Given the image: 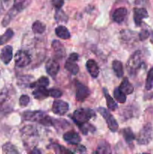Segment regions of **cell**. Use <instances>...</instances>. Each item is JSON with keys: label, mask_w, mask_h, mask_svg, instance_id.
I'll list each match as a JSON object with an SVG mask.
<instances>
[{"label": "cell", "mask_w": 153, "mask_h": 154, "mask_svg": "<svg viewBox=\"0 0 153 154\" xmlns=\"http://www.w3.org/2000/svg\"><path fill=\"white\" fill-rule=\"evenodd\" d=\"M135 5H140V6H148L149 4V1L148 0H135L134 2Z\"/></svg>", "instance_id": "39"}, {"label": "cell", "mask_w": 153, "mask_h": 154, "mask_svg": "<svg viewBox=\"0 0 153 154\" xmlns=\"http://www.w3.org/2000/svg\"><path fill=\"white\" fill-rule=\"evenodd\" d=\"M112 67L117 78H122L123 76L124 70H123V66L122 62L118 61V60H114L112 63Z\"/></svg>", "instance_id": "22"}, {"label": "cell", "mask_w": 153, "mask_h": 154, "mask_svg": "<svg viewBox=\"0 0 153 154\" xmlns=\"http://www.w3.org/2000/svg\"><path fill=\"white\" fill-rule=\"evenodd\" d=\"M95 117V113L90 108H79L74 111L71 116V119L76 125L88 122L92 117Z\"/></svg>", "instance_id": "2"}, {"label": "cell", "mask_w": 153, "mask_h": 154, "mask_svg": "<svg viewBox=\"0 0 153 154\" xmlns=\"http://www.w3.org/2000/svg\"><path fill=\"white\" fill-rule=\"evenodd\" d=\"M30 102V99L27 95H22L20 98L19 104L21 107H26Z\"/></svg>", "instance_id": "35"}, {"label": "cell", "mask_w": 153, "mask_h": 154, "mask_svg": "<svg viewBox=\"0 0 153 154\" xmlns=\"http://www.w3.org/2000/svg\"><path fill=\"white\" fill-rule=\"evenodd\" d=\"M76 152H77V153H86V148L82 145H78L77 148H76Z\"/></svg>", "instance_id": "40"}, {"label": "cell", "mask_w": 153, "mask_h": 154, "mask_svg": "<svg viewBox=\"0 0 153 154\" xmlns=\"http://www.w3.org/2000/svg\"><path fill=\"white\" fill-rule=\"evenodd\" d=\"M2 153L5 154H10V153H19V151L15 147L14 145L11 144L10 142H7L2 146Z\"/></svg>", "instance_id": "29"}, {"label": "cell", "mask_w": 153, "mask_h": 154, "mask_svg": "<svg viewBox=\"0 0 153 154\" xmlns=\"http://www.w3.org/2000/svg\"><path fill=\"white\" fill-rule=\"evenodd\" d=\"M3 11V6H2V1L0 0V14Z\"/></svg>", "instance_id": "42"}, {"label": "cell", "mask_w": 153, "mask_h": 154, "mask_svg": "<svg viewBox=\"0 0 153 154\" xmlns=\"http://www.w3.org/2000/svg\"><path fill=\"white\" fill-rule=\"evenodd\" d=\"M103 93L105 99H106V106H107V108H109L110 111H116V110L118 108V105H117L116 102L114 101V99L111 97L110 95L109 94V92H108L107 89L105 88V87L103 88Z\"/></svg>", "instance_id": "19"}, {"label": "cell", "mask_w": 153, "mask_h": 154, "mask_svg": "<svg viewBox=\"0 0 153 154\" xmlns=\"http://www.w3.org/2000/svg\"><path fill=\"white\" fill-rule=\"evenodd\" d=\"M15 65L18 68H23L30 64L32 61L31 57L24 51H18L15 54Z\"/></svg>", "instance_id": "7"}, {"label": "cell", "mask_w": 153, "mask_h": 154, "mask_svg": "<svg viewBox=\"0 0 153 154\" xmlns=\"http://www.w3.org/2000/svg\"><path fill=\"white\" fill-rule=\"evenodd\" d=\"M142 66V54L140 51L134 53L127 62L128 72L130 76H134L136 74L138 69Z\"/></svg>", "instance_id": "3"}, {"label": "cell", "mask_w": 153, "mask_h": 154, "mask_svg": "<svg viewBox=\"0 0 153 154\" xmlns=\"http://www.w3.org/2000/svg\"><path fill=\"white\" fill-rule=\"evenodd\" d=\"M49 95L50 96L54 98V99H58L62 96V92L58 89L52 88L49 90Z\"/></svg>", "instance_id": "34"}, {"label": "cell", "mask_w": 153, "mask_h": 154, "mask_svg": "<svg viewBox=\"0 0 153 154\" xmlns=\"http://www.w3.org/2000/svg\"><path fill=\"white\" fill-rule=\"evenodd\" d=\"M25 3L26 0H14V6L18 8L20 10H23V8H25Z\"/></svg>", "instance_id": "38"}, {"label": "cell", "mask_w": 153, "mask_h": 154, "mask_svg": "<svg viewBox=\"0 0 153 154\" xmlns=\"http://www.w3.org/2000/svg\"><path fill=\"white\" fill-rule=\"evenodd\" d=\"M30 153H34V154H36V153H41V151L39 150H38L37 148H34L33 149L32 151H30Z\"/></svg>", "instance_id": "41"}, {"label": "cell", "mask_w": 153, "mask_h": 154, "mask_svg": "<svg viewBox=\"0 0 153 154\" xmlns=\"http://www.w3.org/2000/svg\"><path fill=\"white\" fill-rule=\"evenodd\" d=\"M98 111L104 117L110 130L112 132H116L118 129V125L117 121L116 120V119L114 118L113 116L106 108H102V107L98 108Z\"/></svg>", "instance_id": "5"}, {"label": "cell", "mask_w": 153, "mask_h": 154, "mask_svg": "<svg viewBox=\"0 0 153 154\" xmlns=\"http://www.w3.org/2000/svg\"><path fill=\"white\" fill-rule=\"evenodd\" d=\"M55 19L59 23H67L68 16L61 9H57L55 14Z\"/></svg>", "instance_id": "32"}, {"label": "cell", "mask_w": 153, "mask_h": 154, "mask_svg": "<svg viewBox=\"0 0 153 154\" xmlns=\"http://www.w3.org/2000/svg\"><path fill=\"white\" fill-rule=\"evenodd\" d=\"M86 66L88 72L90 74V75H91L92 78H98L100 71H99V67L98 66L97 63H96L94 60H88V61L86 62Z\"/></svg>", "instance_id": "17"}, {"label": "cell", "mask_w": 153, "mask_h": 154, "mask_svg": "<svg viewBox=\"0 0 153 154\" xmlns=\"http://www.w3.org/2000/svg\"><path fill=\"white\" fill-rule=\"evenodd\" d=\"M32 95L34 99H38V100H44V99H46L48 96H50L49 90H46V87H37L32 92Z\"/></svg>", "instance_id": "18"}, {"label": "cell", "mask_w": 153, "mask_h": 154, "mask_svg": "<svg viewBox=\"0 0 153 154\" xmlns=\"http://www.w3.org/2000/svg\"><path fill=\"white\" fill-rule=\"evenodd\" d=\"M9 1H10V0H4V2H9Z\"/></svg>", "instance_id": "44"}, {"label": "cell", "mask_w": 153, "mask_h": 154, "mask_svg": "<svg viewBox=\"0 0 153 154\" xmlns=\"http://www.w3.org/2000/svg\"><path fill=\"white\" fill-rule=\"evenodd\" d=\"M148 14L145 8H134V20L137 26H140L142 23V20L147 18Z\"/></svg>", "instance_id": "10"}, {"label": "cell", "mask_w": 153, "mask_h": 154, "mask_svg": "<svg viewBox=\"0 0 153 154\" xmlns=\"http://www.w3.org/2000/svg\"><path fill=\"white\" fill-rule=\"evenodd\" d=\"M20 11H22V10H20V8H18L13 5V7L9 10V11L6 14L5 16L3 18L2 22V24L3 26H7L10 23V21H11Z\"/></svg>", "instance_id": "15"}, {"label": "cell", "mask_w": 153, "mask_h": 154, "mask_svg": "<svg viewBox=\"0 0 153 154\" xmlns=\"http://www.w3.org/2000/svg\"><path fill=\"white\" fill-rule=\"evenodd\" d=\"M32 29L33 32L35 34H42L46 30V26L40 21L36 20L35 22L33 23Z\"/></svg>", "instance_id": "26"}, {"label": "cell", "mask_w": 153, "mask_h": 154, "mask_svg": "<svg viewBox=\"0 0 153 154\" xmlns=\"http://www.w3.org/2000/svg\"><path fill=\"white\" fill-rule=\"evenodd\" d=\"M118 88L123 92L125 95H130L132 94L134 92V87L132 84L129 82L128 78H124L123 81H122L121 84L118 87Z\"/></svg>", "instance_id": "20"}, {"label": "cell", "mask_w": 153, "mask_h": 154, "mask_svg": "<svg viewBox=\"0 0 153 154\" xmlns=\"http://www.w3.org/2000/svg\"><path fill=\"white\" fill-rule=\"evenodd\" d=\"M22 117L26 121L37 122L44 126H52L54 122L49 115L40 111H26L22 114Z\"/></svg>", "instance_id": "1"}, {"label": "cell", "mask_w": 153, "mask_h": 154, "mask_svg": "<svg viewBox=\"0 0 153 154\" xmlns=\"http://www.w3.org/2000/svg\"><path fill=\"white\" fill-rule=\"evenodd\" d=\"M48 85H49V79H48V78H46V77L43 76L41 77V78H39L38 81L32 83L29 85V87H31V88H37V87H46Z\"/></svg>", "instance_id": "25"}, {"label": "cell", "mask_w": 153, "mask_h": 154, "mask_svg": "<svg viewBox=\"0 0 153 154\" xmlns=\"http://www.w3.org/2000/svg\"><path fill=\"white\" fill-rule=\"evenodd\" d=\"M123 137L128 144H130L135 139V135L130 128H125L123 129Z\"/></svg>", "instance_id": "27"}, {"label": "cell", "mask_w": 153, "mask_h": 154, "mask_svg": "<svg viewBox=\"0 0 153 154\" xmlns=\"http://www.w3.org/2000/svg\"><path fill=\"white\" fill-rule=\"evenodd\" d=\"M79 58V55L76 53H72L70 54L68 59L66 60L64 64V69L68 71L72 75H76L79 72V66L76 64V61Z\"/></svg>", "instance_id": "6"}, {"label": "cell", "mask_w": 153, "mask_h": 154, "mask_svg": "<svg viewBox=\"0 0 153 154\" xmlns=\"http://www.w3.org/2000/svg\"><path fill=\"white\" fill-rule=\"evenodd\" d=\"M128 11L125 8H118L116 9L113 11L112 14V19L114 22L118 23H121L124 20V19L126 18L127 16Z\"/></svg>", "instance_id": "14"}, {"label": "cell", "mask_w": 153, "mask_h": 154, "mask_svg": "<svg viewBox=\"0 0 153 154\" xmlns=\"http://www.w3.org/2000/svg\"><path fill=\"white\" fill-rule=\"evenodd\" d=\"M13 36V30H12L11 29H8L5 31V32H4L2 35H0V45L5 44L6 42H8L9 40H10Z\"/></svg>", "instance_id": "30"}, {"label": "cell", "mask_w": 153, "mask_h": 154, "mask_svg": "<svg viewBox=\"0 0 153 154\" xmlns=\"http://www.w3.org/2000/svg\"><path fill=\"white\" fill-rule=\"evenodd\" d=\"M151 42H152V43H153V33H152V38H151Z\"/></svg>", "instance_id": "43"}, {"label": "cell", "mask_w": 153, "mask_h": 154, "mask_svg": "<svg viewBox=\"0 0 153 154\" xmlns=\"http://www.w3.org/2000/svg\"><path fill=\"white\" fill-rule=\"evenodd\" d=\"M145 87L147 90H150L153 88V67L150 69L148 74H147Z\"/></svg>", "instance_id": "31"}, {"label": "cell", "mask_w": 153, "mask_h": 154, "mask_svg": "<svg viewBox=\"0 0 153 154\" xmlns=\"http://www.w3.org/2000/svg\"><path fill=\"white\" fill-rule=\"evenodd\" d=\"M13 58V48L10 45L4 46L2 50L1 54H0V59L4 64H9Z\"/></svg>", "instance_id": "13"}, {"label": "cell", "mask_w": 153, "mask_h": 154, "mask_svg": "<svg viewBox=\"0 0 153 154\" xmlns=\"http://www.w3.org/2000/svg\"><path fill=\"white\" fill-rule=\"evenodd\" d=\"M60 66L56 59H50L46 64V71L52 78H56L59 71Z\"/></svg>", "instance_id": "11"}, {"label": "cell", "mask_w": 153, "mask_h": 154, "mask_svg": "<svg viewBox=\"0 0 153 154\" xmlns=\"http://www.w3.org/2000/svg\"><path fill=\"white\" fill-rule=\"evenodd\" d=\"M77 126L79 129H80L81 132L85 135H88V133H93V132H95V127L92 124H90V123H88L87 122L81 123V124L77 125Z\"/></svg>", "instance_id": "24"}, {"label": "cell", "mask_w": 153, "mask_h": 154, "mask_svg": "<svg viewBox=\"0 0 153 154\" xmlns=\"http://www.w3.org/2000/svg\"><path fill=\"white\" fill-rule=\"evenodd\" d=\"M51 147H52V149L54 150V151L56 153H71L72 152L70 150H68V149L64 148L63 146L59 145L58 144H51Z\"/></svg>", "instance_id": "33"}, {"label": "cell", "mask_w": 153, "mask_h": 154, "mask_svg": "<svg viewBox=\"0 0 153 154\" xmlns=\"http://www.w3.org/2000/svg\"><path fill=\"white\" fill-rule=\"evenodd\" d=\"M52 48L53 49L56 59H62L65 56V50L64 46L60 42L57 40H54L52 42Z\"/></svg>", "instance_id": "16"}, {"label": "cell", "mask_w": 153, "mask_h": 154, "mask_svg": "<svg viewBox=\"0 0 153 154\" xmlns=\"http://www.w3.org/2000/svg\"><path fill=\"white\" fill-rule=\"evenodd\" d=\"M150 34L149 32L146 29H142V31H140V32L139 33V38L140 41H144L146 39L148 38L149 37Z\"/></svg>", "instance_id": "37"}, {"label": "cell", "mask_w": 153, "mask_h": 154, "mask_svg": "<svg viewBox=\"0 0 153 154\" xmlns=\"http://www.w3.org/2000/svg\"><path fill=\"white\" fill-rule=\"evenodd\" d=\"M90 95V90L88 87L80 83L76 82V99L79 102H83Z\"/></svg>", "instance_id": "9"}, {"label": "cell", "mask_w": 153, "mask_h": 154, "mask_svg": "<svg viewBox=\"0 0 153 154\" xmlns=\"http://www.w3.org/2000/svg\"><path fill=\"white\" fill-rule=\"evenodd\" d=\"M111 150L110 144L106 141H101L99 142L98 146L97 147V150L93 152V153H110Z\"/></svg>", "instance_id": "23"}, {"label": "cell", "mask_w": 153, "mask_h": 154, "mask_svg": "<svg viewBox=\"0 0 153 154\" xmlns=\"http://www.w3.org/2000/svg\"><path fill=\"white\" fill-rule=\"evenodd\" d=\"M113 96L114 98L116 99V100H117V102H118L119 103H124L126 102V95L120 90L118 87H116V88L114 90L113 92Z\"/></svg>", "instance_id": "28"}, {"label": "cell", "mask_w": 153, "mask_h": 154, "mask_svg": "<svg viewBox=\"0 0 153 154\" xmlns=\"http://www.w3.org/2000/svg\"><path fill=\"white\" fill-rule=\"evenodd\" d=\"M153 139V129L150 123H146L141 129L138 134L136 141L139 144L141 145H146L149 144Z\"/></svg>", "instance_id": "4"}, {"label": "cell", "mask_w": 153, "mask_h": 154, "mask_svg": "<svg viewBox=\"0 0 153 154\" xmlns=\"http://www.w3.org/2000/svg\"><path fill=\"white\" fill-rule=\"evenodd\" d=\"M56 35L58 36L59 38L62 39H69L70 38V34L69 32L68 29L66 28L64 26H58L55 29Z\"/></svg>", "instance_id": "21"}, {"label": "cell", "mask_w": 153, "mask_h": 154, "mask_svg": "<svg viewBox=\"0 0 153 154\" xmlns=\"http://www.w3.org/2000/svg\"><path fill=\"white\" fill-rule=\"evenodd\" d=\"M51 2H52V6L57 10V9L62 8V7L64 5V0H51Z\"/></svg>", "instance_id": "36"}, {"label": "cell", "mask_w": 153, "mask_h": 154, "mask_svg": "<svg viewBox=\"0 0 153 154\" xmlns=\"http://www.w3.org/2000/svg\"><path fill=\"white\" fill-rule=\"evenodd\" d=\"M63 139L68 144L72 145H77L81 141V138L77 132L74 131H68L63 135Z\"/></svg>", "instance_id": "12"}, {"label": "cell", "mask_w": 153, "mask_h": 154, "mask_svg": "<svg viewBox=\"0 0 153 154\" xmlns=\"http://www.w3.org/2000/svg\"><path fill=\"white\" fill-rule=\"evenodd\" d=\"M69 109V105L68 102L63 100L57 99L52 103V112L57 115H64L68 112Z\"/></svg>", "instance_id": "8"}]
</instances>
